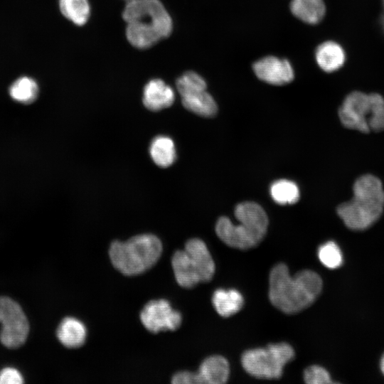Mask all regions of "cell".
Masks as SVG:
<instances>
[{"label": "cell", "instance_id": "cell-2", "mask_svg": "<svg viewBox=\"0 0 384 384\" xmlns=\"http://www.w3.org/2000/svg\"><path fill=\"white\" fill-rule=\"evenodd\" d=\"M122 17L127 38L137 48H149L172 31L171 18L159 0L128 1Z\"/></svg>", "mask_w": 384, "mask_h": 384}, {"label": "cell", "instance_id": "cell-30", "mask_svg": "<svg viewBox=\"0 0 384 384\" xmlns=\"http://www.w3.org/2000/svg\"><path fill=\"white\" fill-rule=\"evenodd\" d=\"M127 1H130V0H127Z\"/></svg>", "mask_w": 384, "mask_h": 384}, {"label": "cell", "instance_id": "cell-5", "mask_svg": "<svg viewBox=\"0 0 384 384\" xmlns=\"http://www.w3.org/2000/svg\"><path fill=\"white\" fill-rule=\"evenodd\" d=\"M161 240L151 234L135 235L125 242L114 241L109 250L112 265L122 274L133 276L150 269L162 252Z\"/></svg>", "mask_w": 384, "mask_h": 384}, {"label": "cell", "instance_id": "cell-8", "mask_svg": "<svg viewBox=\"0 0 384 384\" xmlns=\"http://www.w3.org/2000/svg\"><path fill=\"white\" fill-rule=\"evenodd\" d=\"M0 341L9 348H16L26 341L29 324L21 306L8 297H0Z\"/></svg>", "mask_w": 384, "mask_h": 384}, {"label": "cell", "instance_id": "cell-28", "mask_svg": "<svg viewBox=\"0 0 384 384\" xmlns=\"http://www.w3.org/2000/svg\"><path fill=\"white\" fill-rule=\"evenodd\" d=\"M380 369L382 373L384 374V354L380 361Z\"/></svg>", "mask_w": 384, "mask_h": 384}, {"label": "cell", "instance_id": "cell-22", "mask_svg": "<svg viewBox=\"0 0 384 384\" xmlns=\"http://www.w3.org/2000/svg\"><path fill=\"white\" fill-rule=\"evenodd\" d=\"M270 194L276 203L282 205L294 203L299 198L297 184L287 179L274 182L270 187Z\"/></svg>", "mask_w": 384, "mask_h": 384}, {"label": "cell", "instance_id": "cell-24", "mask_svg": "<svg viewBox=\"0 0 384 384\" xmlns=\"http://www.w3.org/2000/svg\"><path fill=\"white\" fill-rule=\"evenodd\" d=\"M176 88L182 97L195 92L206 90V82L199 74L188 71L177 79Z\"/></svg>", "mask_w": 384, "mask_h": 384}, {"label": "cell", "instance_id": "cell-19", "mask_svg": "<svg viewBox=\"0 0 384 384\" xmlns=\"http://www.w3.org/2000/svg\"><path fill=\"white\" fill-rule=\"evenodd\" d=\"M149 154L154 162L163 168L172 165L176 159V151L173 140L163 135L157 136L152 139L149 146Z\"/></svg>", "mask_w": 384, "mask_h": 384}, {"label": "cell", "instance_id": "cell-7", "mask_svg": "<svg viewBox=\"0 0 384 384\" xmlns=\"http://www.w3.org/2000/svg\"><path fill=\"white\" fill-rule=\"evenodd\" d=\"M294 356V351L289 343H272L265 348L245 351L241 357V363L244 370L255 378L279 379L284 367Z\"/></svg>", "mask_w": 384, "mask_h": 384}, {"label": "cell", "instance_id": "cell-4", "mask_svg": "<svg viewBox=\"0 0 384 384\" xmlns=\"http://www.w3.org/2000/svg\"><path fill=\"white\" fill-rule=\"evenodd\" d=\"M238 224L228 217H220L215 225L218 237L228 246L247 250L257 245L265 237L268 218L264 209L254 202H242L235 208Z\"/></svg>", "mask_w": 384, "mask_h": 384}, {"label": "cell", "instance_id": "cell-27", "mask_svg": "<svg viewBox=\"0 0 384 384\" xmlns=\"http://www.w3.org/2000/svg\"><path fill=\"white\" fill-rule=\"evenodd\" d=\"M174 384H198L196 373L182 371L176 373L171 380Z\"/></svg>", "mask_w": 384, "mask_h": 384}, {"label": "cell", "instance_id": "cell-16", "mask_svg": "<svg viewBox=\"0 0 384 384\" xmlns=\"http://www.w3.org/2000/svg\"><path fill=\"white\" fill-rule=\"evenodd\" d=\"M212 303L219 315L228 317L241 309L244 299L241 293L235 289H218L213 294Z\"/></svg>", "mask_w": 384, "mask_h": 384}, {"label": "cell", "instance_id": "cell-3", "mask_svg": "<svg viewBox=\"0 0 384 384\" xmlns=\"http://www.w3.org/2000/svg\"><path fill=\"white\" fill-rule=\"evenodd\" d=\"M353 191V198L339 205L337 213L349 229L365 230L372 225L383 213V185L375 176L366 174L355 181Z\"/></svg>", "mask_w": 384, "mask_h": 384}, {"label": "cell", "instance_id": "cell-6", "mask_svg": "<svg viewBox=\"0 0 384 384\" xmlns=\"http://www.w3.org/2000/svg\"><path fill=\"white\" fill-rule=\"evenodd\" d=\"M171 265L177 283L184 288L210 281L215 269L206 243L198 238L190 239L183 250L176 251Z\"/></svg>", "mask_w": 384, "mask_h": 384}, {"label": "cell", "instance_id": "cell-11", "mask_svg": "<svg viewBox=\"0 0 384 384\" xmlns=\"http://www.w3.org/2000/svg\"><path fill=\"white\" fill-rule=\"evenodd\" d=\"M252 70L260 80L274 85L289 83L294 78V69L289 61L273 55L255 61Z\"/></svg>", "mask_w": 384, "mask_h": 384}, {"label": "cell", "instance_id": "cell-10", "mask_svg": "<svg viewBox=\"0 0 384 384\" xmlns=\"http://www.w3.org/2000/svg\"><path fill=\"white\" fill-rule=\"evenodd\" d=\"M140 319L144 326L151 333L176 330L182 322L180 312L173 309L166 299L148 302L141 311Z\"/></svg>", "mask_w": 384, "mask_h": 384}, {"label": "cell", "instance_id": "cell-29", "mask_svg": "<svg viewBox=\"0 0 384 384\" xmlns=\"http://www.w3.org/2000/svg\"><path fill=\"white\" fill-rule=\"evenodd\" d=\"M383 8H384V0H383ZM381 26H382V28L384 31V12L383 14V15L381 16Z\"/></svg>", "mask_w": 384, "mask_h": 384}, {"label": "cell", "instance_id": "cell-1", "mask_svg": "<svg viewBox=\"0 0 384 384\" xmlns=\"http://www.w3.org/2000/svg\"><path fill=\"white\" fill-rule=\"evenodd\" d=\"M321 289L322 279L312 270H302L291 276L287 266L279 263L270 271L269 299L274 306L284 313L295 314L309 307Z\"/></svg>", "mask_w": 384, "mask_h": 384}, {"label": "cell", "instance_id": "cell-15", "mask_svg": "<svg viewBox=\"0 0 384 384\" xmlns=\"http://www.w3.org/2000/svg\"><path fill=\"white\" fill-rule=\"evenodd\" d=\"M56 335L63 346L75 348L85 343L87 330L84 324L80 320L74 317H66L60 323Z\"/></svg>", "mask_w": 384, "mask_h": 384}, {"label": "cell", "instance_id": "cell-23", "mask_svg": "<svg viewBox=\"0 0 384 384\" xmlns=\"http://www.w3.org/2000/svg\"><path fill=\"white\" fill-rule=\"evenodd\" d=\"M317 253L320 262L329 269H336L343 263L342 252L334 241H328L321 245Z\"/></svg>", "mask_w": 384, "mask_h": 384}, {"label": "cell", "instance_id": "cell-20", "mask_svg": "<svg viewBox=\"0 0 384 384\" xmlns=\"http://www.w3.org/2000/svg\"><path fill=\"white\" fill-rule=\"evenodd\" d=\"M9 95L17 102L29 105L33 102L39 93L37 82L31 78L23 76L15 80L9 87Z\"/></svg>", "mask_w": 384, "mask_h": 384}, {"label": "cell", "instance_id": "cell-9", "mask_svg": "<svg viewBox=\"0 0 384 384\" xmlns=\"http://www.w3.org/2000/svg\"><path fill=\"white\" fill-rule=\"evenodd\" d=\"M378 93L366 94L354 91L344 99L338 116L346 128L363 133L369 132V123L373 117Z\"/></svg>", "mask_w": 384, "mask_h": 384}, {"label": "cell", "instance_id": "cell-12", "mask_svg": "<svg viewBox=\"0 0 384 384\" xmlns=\"http://www.w3.org/2000/svg\"><path fill=\"white\" fill-rule=\"evenodd\" d=\"M174 100V91L161 79H153L144 87L142 101L149 110L159 111L169 107Z\"/></svg>", "mask_w": 384, "mask_h": 384}, {"label": "cell", "instance_id": "cell-25", "mask_svg": "<svg viewBox=\"0 0 384 384\" xmlns=\"http://www.w3.org/2000/svg\"><path fill=\"white\" fill-rule=\"evenodd\" d=\"M304 380L308 384L334 383L329 372L319 366H311L304 372Z\"/></svg>", "mask_w": 384, "mask_h": 384}, {"label": "cell", "instance_id": "cell-26", "mask_svg": "<svg viewBox=\"0 0 384 384\" xmlns=\"http://www.w3.org/2000/svg\"><path fill=\"white\" fill-rule=\"evenodd\" d=\"M23 378L21 373L12 367H6L0 371V384H21Z\"/></svg>", "mask_w": 384, "mask_h": 384}, {"label": "cell", "instance_id": "cell-13", "mask_svg": "<svg viewBox=\"0 0 384 384\" xmlns=\"http://www.w3.org/2000/svg\"><path fill=\"white\" fill-rule=\"evenodd\" d=\"M196 373L198 384H223L228 380L230 366L226 358L215 355L206 358Z\"/></svg>", "mask_w": 384, "mask_h": 384}, {"label": "cell", "instance_id": "cell-21", "mask_svg": "<svg viewBox=\"0 0 384 384\" xmlns=\"http://www.w3.org/2000/svg\"><path fill=\"white\" fill-rule=\"evenodd\" d=\"M59 8L67 19L78 26L85 24L90 17L88 0H59Z\"/></svg>", "mask_w": 384, "mask_h": 384}, {"label": "cell", "instance_id": "cell-17", "mask_svg": "<svg viewBox=\"0 0 384 384\" xmlns=\"http://www.w3.org/2000/svg\"><path fill=\"white\" fill-rule=\"evenodd\" d=\"M290 11L300 21L316 24L325 16L326 6L323 0H292Z\"/></svg>", "mask_w": 384, "mask_h": 384}, {"label": "cell", "instance_id": "cell-14", "mask_svg": "<svg viewBox=\"0 0 384 384\" xmlns=\"http://www.w3.org/2000/svg\"><path fill=\"white\" fill-rule=\"evenodd\" d=\"M315 59L322 70L331 73L341 68L345 62L346 55L341 45L328 41L323 42L316 48Z\"/></svg>", "mask_w": 384, "mask_h": 384}, {"label": "cell", "instance_id": "cell-18", "mask_svg": "<svg viewBox=\"0 0 384 384\" xmlns=\"http://www.w3.org/2000/svg\"><path fill=\"white\" fill-rule=\"evenodd\" d=\"M181 102L186 110L202 117H211L217 113L216 102L206 90L182 96Z\"/></svg>", "mask_w": 384, "mask_h": 384}]
</instances>
